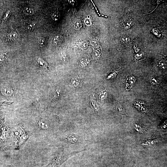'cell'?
<instances>
[{"mask_svg": "<svg viewBox=\"0 0 167 167\" xmlns=\"http://www.w3.org/2000/svg\"><path fill=\"white\" fill-rule=\"evenodd\" d=\"M11 13L10 11H8L5 13L3 16L2 19V22L3 23H4L7 20V19L11 15Z\"/></svg>", "mask_w": 167, "mask_h": 167, "instance_id": "13", "label": "cell"}, {"mask_svg": "<svg viewBox=\"0 0 167 167\" xmlns=\"http://www.w3.org/2000/svg\"><path fill=\"white\" fill-rule=\"evenodd\" d=\"M73 26L75 30H79L82 26L81 21L79 19L77 20L74 23Z\"/></svg>", "mask_w": 167, "mask_h": 167, "instance_id": "9", "label": "cell"}, {"mask_svg": "<svg viewBox=\"0 0 167 167\" xmlns=\"http://www.w3.org/2000/svg\"><path fill=\"white\" fill-rule=\"evenodd\" d=\"M123 23V27L126 29L130 28L133 24V21L128 18L125 19Z\"/></svg>", "mask_w": 167, "mask_h": 167, "instance_id": "2", "label": "cell"}, {"mask_svg": "<svg viewBox=\"0 0 167 167\" xmlns=\"http://www.w3.org/2000/svg\"><path fill=\"white\" fill-rule=\"evenodd\" d=\"M45 122H39L38 124L41 128L46 129L48 128V126L45 124Z\"/></svg>", "mask_w": 167, "mask_h": 167, "instance_id": "18", "label": "cell"}, {"mask_svg": "<svg viewBox=\"0 0 167 167\" xmlns=\"http://www.w3.org/2000/svg\"><path fill=\"white\" fill-rule=\"evenodd\" d=\"M150 82L153 85L156 84L157 83V80L154 78H152L150 79Z\"/></svg>", "mask_w": 167, "mask_h": 167, "instance_id": "24", "label": "cell"}, {"mask_svg": "<svg viewBox=\"0 0 167 167\" xmlns=\"http://www.w3.org/2000/svg\"><path fill=\"white\" fill-rule=\"evenodd\" d=\"M152 31L154 34L158 36H160L161 35L160 31L157 28H154L153 29Z\"/></svg>", "mask_w": 167, "mask_h": 167, "instance_id": "21", "label": "cell"}, {"mask_svg": "<svg viewBox=\"0 0 167 167\" xmlns=\"http://www.w3.org/2000/svg\"><path fill=\"white\" fill-rule=\"evenodd\" d=\"M84 23L86 25L90 26L92 24V22L90 19L88 18H85L84 20Z\"/></svg>", "mask_w": 167, "mask_h": 167, "instance_id": "20", "label": "cell"}, {"mask_svg": "<svg viewBox=\"0 0 167 167\" xmlns=\"http://www.w3.org/2000/svg\"><path fill=\"white\" fill-rule=\"evenodd\" d=\"M45 41L43 38L41 37L39 38V43L41 45H44L45 43Z\"/></svg>", "mask_w": 167, "mask_h": 167, "instance_id": "25", "label": "cell"}, {"mask_svg": "<svg viewBox=\"0 0 167 167\" xmlns=\"http://www.w3.org/2000/svg\"><path fill=\"white\" fill-rule=\"evenodd\" d=\"M92 105L94 106V109L96 110H98L99 109V106L95 102H93Z\"/></svg>", "mask_w": 167, "mask_h": 167, "instance_id": "26", "label": "cell"}, {"mask_svg": "<svg viewBox=\"0 0 167 167\" xmlns=\"http://www.w3.org/2000/svg\"><path fill=\"white\" fill-rule=\"evenodd\" d=\"M144 53L142 51H140L137 53L135 56V58L137 59H139L143 56Z\"/></svg>", "mask_w": 167, "mask_h": 167, "instance_id": "19", "label": "cell"}, {"mask_svg": "<svg viewBox=\"0 0 167 167\" xmlns=\"http://www.w3.org/2000/svg\"><path fill=\"white\" fill-rule=\"evenodd\" d=\"M123 108L120 105H118L117 106V108L119 112H122L123 111V109L122 108Z\"/></svg>", "mask_w": 167, "mask_h": 167, "instance_id": "27", "label": "cell"}, {"mask_svg": "<svg viewBox=\"0 0 167 167\" xmlns=\"http://www.w3.org/2000/svg\"><path fill=\"white\" fill-rule=\"evenodd\" d=\"M69 3L73 6H76L77 5V2L75 0H68Z\"/></svg>", "mask_w": 167, "mask_h": 167, "instance_id": "22", "label": "cell"}, {"mask_svg": "<svg viewBox=\"0 0 167 167\" xmlns=\"http://www.w3.org/2000/svg\"><path fill=\"white\" fill-rule=\"evenodd\" d=\"M91 45L96 48H98L100 46L99 43L97 41L94 40L91 41Z\"/></svg>", "mask_w": 167, "mask_h": 167, "instance_id": "12", "label": "cell"}, {"mask_svg": "<svg viewBox=\"0 0 167 167\" xmlns=\"http://www.w3.org/2000/svg\"><path fill=\"white\" fill-rule=\"evenodd\" d=\"M90 63V60L88 59L83 58L80 60L79 65L81 67H83L88 66Z\"/></svg>", "mask_w": 167, "mask_h": 167, "instance_id": "5", "label": "cell"}, {"mask_svg": "<svg viewBox=\"0 0 167 167\" xmlns=\"http://www.w3.org/2000/svg\"><path fill=\"white\" fill-rule=\"evenodd\" d=\"M9 135V131L7 128H0V149H4L6 147V143Z\"/></svg>", "mask_w": 167, "mask_h": 167, "instance_id": "1", "label": "cell"}, {"mask_svg": "<svg viewBox=\"0 0 167 167\" xmlns=\"http://www.w3.org/2000/svg\"><path fill=\"white\" fill-rule=\"evenodd\" d=\"M100 56V54L99 52L96 50L94 51L92 54V57L93 58L95 59H96L98 58Z\"/></svg>", "mask_w": 167, "mask_h": 167, "instance_id": "15", "label": "cell"}, {"mask_svg": "<svg viewBox=\"0 0 167 167\" xmlns=\"http://www.w3.org/2000/svg\"><path fill=\"white\" fill-rule=\"evenodd\" d=\"M36 24L35 22L28 23L26 24V29L29 31H32L36 27Z\"/></svg>", "mask_w": 167, "mask_h": 167, "instance_id": "6", "label": "cell"}, {"mask_svg": "<svg viewBox=\"0 0 167 167\" xmlns=\"http://www.w3.org/2000/svg\"><path fill=\"white\" fill-rule=\"evenodd\" d=\"M24 14L26 15H31L34 14L33 9L30 7H25L23 10Z\"/></svg>", "mask_w": 167, "mask_h": 167, "instance_id": "8", "label": "cell"}, {"mask_svg": "<svg viewBox=\"0 0 167 167\" xmlns=\"http://www.w3.org/2000/svg\"><path fill=\"white\" fill-rule=\"evenodd\" d=\"M88 47V43L86 40L82 41L79 44V47L82 50L86 49Z\"/></svg>", "mask_w": 167, "mask_h": 167, "instance_id": "10", "label": "cell"}, {"mask_svg": "<svg viewBox=\"0 0 167 167\" xmlns=\"http://www.w3.org/2000/svg\"><path fill=\"white\" fill-rule=\"evenodd\" d=\"M158 65L160 67L163 69H165L166 66L165 63L162 61H160L159 62Z\"/></svg>", "mask_w": 167, "mask_h": 167, "instance_id": "23", "label": "cell"}, {"mask_svg": "<svg viewBox=\"0 0 167 167\" xmlns=\"http://www.w3.org/2000/svg\"><path fill=\"white\" fill-rule=\"evenodd\" d=\"M135 126L136 127V129L137 131H139L141 130V127L139 126L137 124H135Z\"/></svg>", "mask_w": 167, "mask_h": 167, "instance_id": "28", "label": "cell"}, {"mask_svg": "<svg viewBox=\"0 0 167 167\" xmlns=\"http://www.w3.org/2000/svg\"><path fill=\"white\" fill-rule=\"evenodd\" d=\"M17 34L14 31H11L6 36V38L11 41H15L17 39Z\"/></svg>", "mask_w": 167, "mask_h": 167, "instance_id": "4", "label": "cell"}, {"mask_svg": "<svg viewBox=\"0 0 167 167\" xmlns=\"http://www.w3.org/2000/svg\"><path fill=\"white\" fill-rule=\"evenodd\" d=\"M129 38L127 36H123L121 37V41L122 42L124 43H127L130 41Z\"/></svg>", "mask_w": 167, "mask_h": 167, "instance_id": "17", "label": "cell"}, {"mask_svg": "<svg viewBox=\"0 0 167 167\" xmlns=\"http://www.w3.org/2000/svg\"><path fill=\"white\" fill-rule=\"evenodd\" d=\"M129 81L130 84L131 86H133L135 83L136 79L134 76L131 75L129 77Z\"/></svg>", "mask_w": 167, "mask_h": 167, "instance_id": "14", "label": "cell"}, {"mask_svg": "<svg viewBox=\"0 0 167 167\" xmlns=\"http://www.w3.org/2000/svg\"><path fill=\"white\" fill-rule=\"evenodd\" d=\"M60 15L58 12H55L53 13L52 15V19L55 21L58 20L60 18Z\"/></svg>", "mask_w": 167, "mask_h": 167, "instance_id": "11", "label": "cell"}, {"mask_svg": "<svg viewBox=\"0 0 167 167\" xmlns=\"http://www.w3.org/2000/svg\"><path fill=\"white\" fill-rule=\"evenodd\" d=\"M62 40V36L58 34L54 37L53 40V42L55 45H59L61 44Z\"/></svg>", "mask_w": 167, "mask_h": 167, "instance_id": "3", "label": "cell"}, {"mask_svg": "<svg viewBox=\"0 0 167 167\" xmlns=\"http://www.w3.org/2000/svg\"><path fill=\"white\" fill-rule=\"evenodd\" d=\"M158 139L153 140H148L147 141L142 143V145L148 146H152L155 144L156 143L158 142Z\"/></svg>", "mask_w": 167, "mask_h": 167, "instance_id": "7", "label": "cell"}, {"mask_svg": "<svg viewBox=\"0 0 167 167\" xmlns=\"http://www.w3.org/2000/svg\"><path fill=\"white\" fill-rule=\"evenodd\" d=\"M107 92H101L99 95V98L101 100L104 99L107 96Z\"/></svg>", "mask_w": 167, "mask_h": 167, "instance_id": "16", "label": "cell"}]
</instances>
